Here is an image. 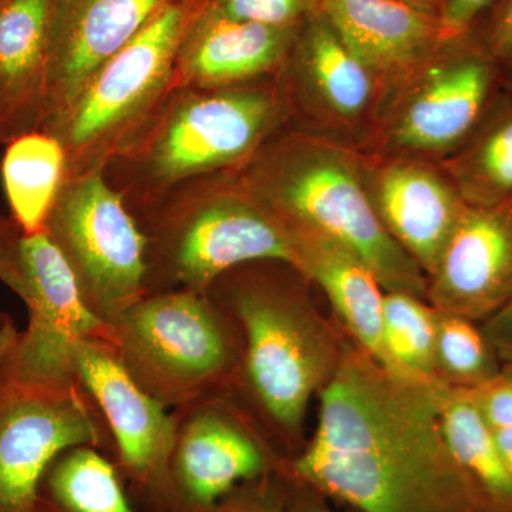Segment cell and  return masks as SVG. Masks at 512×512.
<instances>
[{
  "mask_svg": "<svg viewBox=\"0 0 512 512\" xmlns=\"http://www.w3.org/2000/svg\"><path fill=\"white\" fill-rule=\"evenodd\" d=\"M444 386L394 375L345 345L319 392L312 439L279 467L357 512H491L448 451Z\"/></svg>",
  "mask_w": 512,
  "mask_h": 512,
  "instance_id": "1",
  "label": "cell"
},
{
  "mask_svg": "<svg viewBox=\"0 0 512 512\" xmlns=\"http://www.w3.org/2000/svg\"><path fill=\"white\" fill-rule=\"evenodd\" d=\"M288 266L278 261L237 266L207 291L241 332V365L227 396L285 461L301 451L306 410L343 353L285 275Z\"/></svg>",
  "mask_w": 512,
  "mask_h": 512,
  "instance_id": "2",
  "label": "cell"
},
{
  "mask_svg": "<svg viewBox=\"0 0 512 512\" xmlns=\"http://www.w3.org/2000/svg\"><path fill=\"white\" fill-rule=\"evenodd\" d=\"M288 110L278 84L175 87L136 140L103 171L130 212L205 175L244 168Z\"/></svg>",
  "mask_w": 512,
  "mask_h": 512,
  "instance_id": "3",
  "label": "cell"
},
{
  "mask_svg": "<svg viewBox=\"0 0 512 512\" xmlns=\"http://www.w3.org/2000/svg\"><path fill=\"white\" fill-rule=\"evenodd\" d=\"M363 170L338 144L296 133L272 137L238 175L282 224L312 229L352 249L384 291L424 298L429 279L384 228Z\"/></svg>",
  "mask_w": 512,
  "mask_h": 512,
  "instance_id": "4",
  "label": "cell"
},
{
  "mask_svg": "<svg viewBox=\"0 0 512 512\" xmlns=\"http://www.w3.org/2000/svg\"><path fill=\"white\" fill-rule=\"evenodd\" d=\"M69 340L28 325L0 345V512H36L40 481L63 451L110 457L109 427L70 365Z\"/></svg>",
  "mask_w": 512,
  "mask_h": 512,
  "instance_id": "5",
  "label": "cell"
},
{
  "mask_svg": "<svg viewBox=\"0 0 512 512\" xmlns=\"http://www.w3.org/2000/svg\"><path fill=\"white\" fill-rule=\"evenodd\" d=\"M131 214L146 239V295L207 293L225 272L251 262L295 269L288 231L238 171L194 178Z\"/></svg>",
  "mask_w": 512,
  "mask_h": 512,
  "instance_id": "6",
  "label": "cell"
},
{
  "mask_svg": "<svg viewBox=\"0 0 512 512\" xmlns=\"http://www.w3.org/2000/svg\"><path fill=\"white\" fill-rule=\"evenodd\" d=\"M210 0H170L87 80L59 119L43 128L66 154V178L106 170L175 89V63L191 23Z\"/></svg>",
  "mask_w": 512,
  "mask_h": 512,
  "instance_id": "7",
  "label": "cell"
},
{
  "mask_svg": "<svg viewBox=\"0 0 512 512\" xmlns=\"http://www.w3.org/2000/svg\"><path fill=\"white\" fill-rule=\"evenodd\" d=\"M106 340L130 379L170 410L227 396L241 365L237 323L208 293L143 296Z\"/></svg>",
  "mask_w": 512,
  "mask_h": 512,
  "instance_id": "8",
  "label": "cell"
},
{
  "mask_svg": "<svg viewBox=\"0 0 512 512\" xmlns=\"http://www.w3.org/2000/svg\"><path fill=\"white\" fill-rule=\"evenodd\" d=\"M45 231L107 328L146 295V239L103 171L64 180Z\"/></svg>",
  "mask_w": 512,
  "mask_h": 512,
  "instance_id": "9",
  "label": "cell"
},
{
  "mask_svg": "<svg viewBox=\"0 0 512 512\" xmlns=\"http://www.w3.org/2000/svg\"><path fill=\"white\" fill-rule=\"evenodd\" d=\"M67 357L103 413L109 460L131 503L141 512H185L171 476L173 412L130 379L106 339H70Z\"/></svg>",
  "mask_w": 512,
  "mask_h": 512,
  "instance_id": "10",
  "label": "cell"
},
{
  "mask_svg": "<svg viewBox=\"0 0 512 512\" xmlns=\"http://www.w3.org/2000/svg\"><path fill=\"white\" fill-rule=\"evenodd\" d=\"M171 412V476L185 512H217L239 484L275 473L285 463L229 396Z\"/></svg>",
  "mask_w": 512,
  "mask_h": 512,
  "instance_id": "11",
  "label": "cell"
},
{
  "mask_svg": "<svg viewBox=\"0 0 512 512\" xmlns=\"http://www.w3.org/2000/svg\"><path fill=\"white\" fill-rule=\"evenodd\" d=\"M466 33L403 84L406 93L389 131L396 150L456 153L493 104L500 64L471 45Z\"/></svg>",
  "mask_w": 512,
  "mask_h": 512,
  "instance_id": "12",
  "label": "cell"
},
{
  "mask_svg": "<svg viewBox=\"0 0 512 512\" xmlns=\"http://www.w3.org/2000/svg\"><path fill=\"white\" fill-rule=\"evenodd\" d=\"M427 298L439 312L483 323L512 298V198L468 205L429 276Z\"/></svg>",
  "mask_w": 512,
  "mask_h": 512,
  "instance_id": "13",
  "label": "cell"
},
{
  "mask_svg": "<svg viewBox=\"0 0 512 512\" xmlns=\"http://www.w3.org/2000/svg\"><path fill=\"white\" fill-rule=\"evenodd\" d=\"M164 0H50L49 79L43 130L87 80L130 42Z\"/></svg>",
  "mask_w": 512,
  "mask_h": 512,
  "instance_id": "14",
  "label": "cell"
},
{
  "mask_svg": "<svg viewBox=\"0 0 512 512\" xmlns=\"http://www.w3.org/2000/svg\"><path fill=\"white\" fill-rule=\"evenodd\" d=\"M320 12L377 84H406L464 35L400 0H322Z\"/></svg>",
  "mask_w": 512,
  "mask_h": 512,
  "instance_id": "15",
  "label": "cell"
},
{
  "mask_svg": "<svg viewBox=\"0 0 512 512\" xmlns=\"http://www.w3.org/2000/svg\"><path fill=\"white\" fill-rule=\"evenodd\" d=\"M301 26L231 18L208 2L181 43L175 87L220 89L278 76Z\"/></svg>",
  "mask_w": 512,
  "mask_h": 512,
  "instance_id": "16",
  "label": "cell"
},
{
  "mask_svg": "<svg viewBox=\"0 0 512 512\" xmlns=\"http://www.w3.org/2000/svg\"><path fill=\"white\" fill-rule=\"evenodd\" d=\"M366 178L384 228L429 279L466 201L444 171L419 160L387 161Z\"/></svg>",
  "mask_w": 512,
  "mask_h": 512,
  "instance_id": "17",
  "label": "cell"
},
{
  "mask_svg": "<svg viewBox=\"0 0 512 512\" xmlns=\"http://www.w3.org/2000/svg\"><path fill=\"white\" fill-rule=\"evenodd\" d=\"M0 282L25 302L28 325L67 339L107 338L104 323L87 311L69 265L45 229L26 232L0 215Z\"/></svg>",
  "mask_w": 512,
  "mask_h": 512,
  "instance_id": "18",
  "label": "cell"
},
{
  "mask_svg": "<svg viewBox=\"0 0 512 512\" xmlns=\"http://www.w3.org/2000/svg\"><path fill=\"white\" fill-rule=\"evenodd\" d=\"M50 0H0V144L40 131L49 79Z\"/></svg>",
  "mask_w": 512,
  "mask_h": 512,
  "instance_id": "19",
  "label": "cell"
},
{
  "mask_svg": "<svg viewBox=\"0 0 512 512\" xmlns=\"http://www.w3.org/2000/svg\"><path fill=\"white\" fill-rule=\"evenodd\" d=\"M282 225L295 249V271L322 288L357 348L386 369L383 349L386 291L375 272L356 252L335 239L299 225Z\"/></svg>",
  "mask_w": 512,
  "mask_h": 512,
  "instance_id": "20",
  "label": "cell"
},
{
  "mask_svg": "<svg viewBox=\"0 0 512 512\" xmlns=\"http://www.w3.org/2000/svg\"><path fill=\"white\" fill-rule=\"evenodd\" d=\"M279 74L292 76L302 94L343 121L357 120L366 113L377 86L373 74L322 12L302 23Z\"/></svg>",
  "mask_w": 512,
  "mask_h": 512,
  "instance_id": "21",
  "label": "cell"
},
{
  "mask_svg": "<svg viewBox=\"0 0 512 512\" xmlns=\"http://www.w3.org/2000/svg\"><path fill=\"white\" fill-rule=\"evenodd\" d=\"M444 440L461 473L491 512H512V477L494 430L478 412L467 389L444 386L440 400Z\"/></svg>",
  "mask_w": 512,
  "mask_h": 512,
  "instance_id": "22",
  "label": "cell"
},
{
  "mask_svg": "<svg viewBox=\"0 0 512 512\" xmlns=\"http://www.w3.org/2000/svg\"><path fill=\"white\" fill-rule=\"evenodd\" d=\"M468 205L490 207L512 198V92L494 100L470 138L444 164Z\"/></svg>",
  "mask_w": 512,
  "mask_h": 512,
  "instance_id": "23",
  "label": "cell"
},
{
  "mask_svg": "<svg viewBox=\"0 0 512 512\" xmlns=\"http://www.w3.org/2000/svg\"><path fill=\"white\" fill-rule=\"evenodd\" d=\"M0 175L10 217L30 234L43 231L66 178L60 141L45 131L15 138L6 144Z\"/></svg>",
  "mask_w": 512,
  "mask_h": 512,
  "instance_id": "24",
  "label": "cell"
},
{
  "mask_svg": "<svg viewBox=\"0 0 512 512\" xmlns=\"http://www.w3.org/2000/svg\"><path fill=\"white\" fill-rule=\"evenodd\" d=\"M36 512H141L131 503L113 463L97 448L63 451L47 467Z\"/></svg>",
  "mask_w": 512,
  "mask_h": 512,
  "instance_id": "25",
  "label": "cell"
},
{
  "mask_svg": "<svg viewBox=\"0 0 512 512\" xmlns=\"http://www.w3.org/2000/svg\"><path fill=\"white\" fill-rule=\"evenodd\" d=\"M439 312L420 296L386 292L383 308V349L386 369L394 375L433 382Z\"/></svg>",
  "mask_w": 512,
  "mask_h": 512,
  "instance_id": "26",
  "label": "cell"
},
{
  "mask_svg": "<svg viewBox=\"0 0 512 512\" xmlns=\"http://www.w3.org/2000/svg\"><path fill=\"white\" fill-rule=\"evenodd\" d=\"M434 366L440 382L458 389H473L497 375L503 362L481 325L439 312Z\"/></svg>",
  "mask_w": 512,
  "mask_h": 512,
  "instance_id": "27",
  "label": "cell"
},
{
  "mask_svg": "<svg viewBox=\"0 0 512 512\" xmlns=\"http://www.w3.org/2000/svg\"><path fill=\"white\" fill-rule=\"evenodd\" d=\"M322 0H210L211 8L231 18L271 26H299L320 12Z\"/></svg>",
  "mask_w": 512,
  "mask_h": 512,
  "instance_id": "28",
  "label": "cell"
},
{
  "mask_svg": "<svg viewBox=\"0 0 512 512\" xmlns=\"http://www.w3.org/2000/svg\"><path fill=\"white\" fill-rule=\"evenodd\" d=\"M467 39L498 64L512 60V0H491L467 30Z\"/></svg>",
  "mask_w": 512,
  "mask_h": 512,
  "instance_id": "29",
  "label": "cell"
},
{
  "mask_svg": "<svg viewBox=\"0 0 512 512\" xmlns=\"http://www.w3.org/2000/svg\"><path fill=\"white\" fill-rule=\"evenodd\" d=\"M467 392L491 429H512V366Z\"/></svg>",
  "mask_w": 512,
  "mask_h": 512,
  "instance_id": "30",
  "label": "cell"
},
{
  "mask_svg": "<svg viewBox=\"0 0 512 512\" xmlns=\"http://www.w3.org/2000/svg\"><path fill=\"white\" fill-rule=\"evenodd\" d=\"M217 512H285L278 476L272 473L239 484L222 498Z\"/></svg>",
  "mask_w": 512,
  "mask_h": 512,
  "instance_id": "31",
  "label": "cell"
},
{
  "mask_svg": "<svg viewBox=\"0 0 512 512\" xmlns=\"http://www.w3.org/2000/svg\"><path fill=\"white\" fill-rule=\"evenodd\" d=\"M275 473L284 494L285 512H336L325 495L291 476L284 468L279 467Z\"/></svg>",
  "mask_w": 512,
  "mask_h": 512,
  "instance_id": "32",
  "label": "cell"
},
{
  "mask_svg": "<svg viewBox=\"0 0 512 512\" xmlns=\"http://www.w3.org/2000/svg\"><path fill=\"white\" fill-rule=\"evenodd\" d=\"M480 325L503 365L512 366V298Z\"/></svg>",
  "mask_w": 512,
  "mask_h": 512,
  "instance_id": "33",
  "label": "cell"
},
{
  "mask_svg": "<svg viewBox=\"0 0 512 512\" xmlns=\"http://www.w3.org/2000/svg\"><path fill=\"white\" fill-rule=\"evenodd\" d=\"M491 0H446L441 20L454 32L466 33Z\"/></svg>",
  "mask_w": 512,
  "mask_h": 512,
  "instance_id": "34",
  "label": "cell"
},
{
  "mask_svg": "<svg viewBox=\"0 0 512 512\" xmlns=\"http://www.w3.org/2000/svg\"><path fill=\"white\" fill-rule=\"evenodd\" d=\"M494 436L505 467L512 477V429L494 431Z\"/></svg>",
  "mask_w": 512,
  "mask_h": 512,
  "instance_id": "35",
  "label": "cell"
},
{
  "mask_svg": "<svg viewBox=\"0 0 512 512\" xmlns=\"http://www.w3.org/2000/svg\"><path fill=\"white\" fill-rule=\"evenodd\" d=\"M400 2L406 3L410 8L426 13V15L441 18L446 0H400Z\"/></svg>",
  "mask_w": 512,
  "mask_h": 512,
  "instance_id": "36",
  "label": "cell"
},
{
  "mask_svg": "<svg viewBox=\"0 0 512 512\" xmlns=\"http://www.w3.org/2000/svg\"><path fill=\"white\" fill-rule=\"evenodd\" d=\"M16 329L15 323L12 318L6 313L0 312V345L8 339L10 333Z\"/></svg>",
  "mask_w": 512,
  "mask_h": 512,
  "instance_id": "37",
  "label": "cell"
},
{
  "mask_svg": "<svg viewBox=\"0 0 512 512\" xmlns=\"http://www.w3.org/2000/svg\"><path fill=\"white\" fill-rule=\"evenodd\" d=\"M501 84L508 92H512V60L510 62L500 64Z\"/></svg>",
  "mask_w": 512,
  "mask_h": 512,
  "instance_id": "38",
  "label": "cell"
},
{
  "mask_svg": "<svg viewBox=\"0 0 512 512\" xmlns=\"http://www.w3.org/2000/svg\"><path fill=\"white\" fill-rule=\"evenodd\" d=\"M164 2H170V0H164Z\"/></svg>",
  "mask_w": 512,
  "mask_h": 512,
  "instance_id": "39",
  "label": "cell"
}]
</instances>
